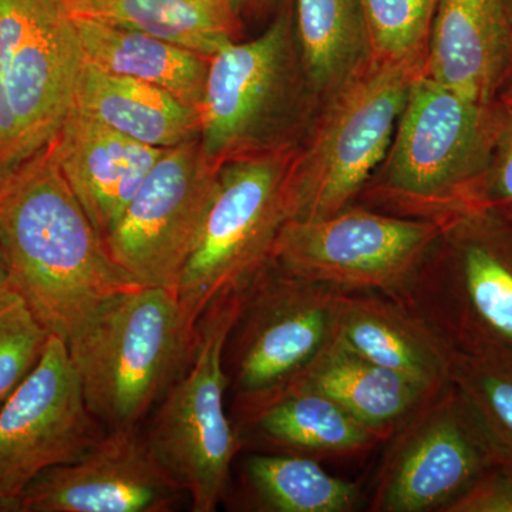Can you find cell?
Masks as SVG:
<instances>
[{"label": "cell", "instance_id": "1", "mask_svg": "<svg viewBox=\"0 0 512 512\" xmlns=\"http://www.w3.org/2000/svg\"><path fill=\"white\" fill-rule=\"evenodd\" d=\"M0 249L13 289L64 342L101 303L141 285L111 258L50 144L0 178Z\"/></svg>", "mask_w": 512, "mask_h": 512}, {"label": "cell", "instance_id": "2", "mask_svg": "<svg viewBox=\"0 0 512 512\" xmlns=\"http://www.w3.org/2000/svg\"><path fill=\"white\" fill-rule=\"evenodd\" d=\"M194 343L177 293L140 285L101 303L66 346L90 412L119 430L140 427L156 409Z\"/></svg>", "mask_w": 512, "mask_h": 512}, {"label": "cell", "instance_id": "3", "mask_svg": "<svg viewBox=\"0 0 512 512\" xmlns=\"http://www.w3.org/2000/svg\"><path fill=\"white\" fill-rule=\"evenodd\" d=\"M498 120L497 100L481 103L419 74L389 153L359 198L402 217H463L490 163Z\"/></svg>", "mask_w": 512, "mask_h": 512}, {"label": "cell", "instance_id": "4", "mask_svg": "<svg viewBox=\"0 0 512 512\" xmlns=\"http://www.w3.org/2000/svg\"><path fill=\"white\" fill-rule=\"evenodd\" d=\"M318 110L303 76L292 0H285L262 35L211 57L200 109L202 148L224 164L296 146Z\"/></svg>", "mask_w": 512, "mask_h": 512}, {"label": "cell", "instance_id": "5", "mask_svg": "<svg viewBox=\"0 0 512 512\" xmlns=\"http://www.w3.org/2000/svg\"><path fill=\"white\" fill-rule=\"evenodd\" d=\"M298 146L221 164L197 244L177 288L192 333L208 309L244 295L271 265L276 239L291 218L289 171Z\"/></svg>", "mask_w": 512, "mask_h": 512}, {"label": "cell", "instance_id": "6", "mask_svg": "<svg viewBox=\"0 0 512 512\" xmlns=\"http://www.w3.org/2000/svg\"><path fill=\"white\" fill-rule=\"evenodd\" d=\"M420 67L373 60L316 113L289 171L291 220L356 204L389 153Z\"/></svg>", "mask_w": 512, "mask_h": 512}, {"label": "cell", "instance_id": "7", "mask_svg": "<svg viewBox=\"0 0 512 512\" xmlns=\"http://www.w3.org/2000/svg\"><path fill=\"white\" fill-rule=\"evenodd\" d=\"M77 0H0V178L49 146L86 62Z\"/></svg>", "mask_w": 512, "mask_h": 512}, {"label": "cell", "instance_id": "8", "mask_svg": "<svg viewBox=\"0 0 512 512\" xmlns=\"http://www.w3.org/2000/svg\"><path fill=\"white\" fill-rule=\"evenodd\" d=\"M245 293L202 316L190 363L144 431L151 453L183 488L194 512L217 511L227 500L232 466L242 451L225 402L229 380L224 352Z\"/></svg>", "mask_w": 512, "mask_h": 512}, {"label": "cell", "instance_id": "9", "mask_svg": "<svg viewBox=\"0 0 512 512\" xmlns=\"http://www.w3.org/2000/svg\"><path fill=\"white\" fill-rule=\"evenodd\" d=\"M456 218L402 217L353 204L330 217L286 222L272 264L305 281L400 301Z\"/></svg>", "mask_w": 512, "mask_h": 512}, {"label": "cell", "instance_id": "10", "mask_svg": "<svg viewBox=\"0 0 512 512\" xmlns=\"http://www.w3.org/2000/svg\"><path fill=\"white\" fill-rule=\"evenodd\" d=\"M400 301L448 343L488 340L512 349V222L457 217Z\"/></svg>", "mask_w": 512, "mask_h": 512}, {"label": "cell", "instance_id": "11", "mask_svg": "<svg viewBox=\"0 0 512 512\" xmlns=\"http://www.w3.org/2000/svg\"><path fill=\"white\" fill-rule=\"evenodd\" d=\"M386 444L370 512H444L497 467L480 421L453 383L410 414Z\"/></svg>", "mask_w": 512, "mask_h": 512}, {"label": "cell", "instance_id": "12", "mask_svg": "<svg viewBox=\"0 0 512 512\" xmlns=\"http://www.w3.org/2000/svg\"><path fill=\"white\" fill-rule=\"evenodd\" d=\"M342 292L271 262L245 293L225 343L234 399L265 392L305 369L335 338Z\"/></svg>", "mask_w": 512, "mask_h": 512}, {"label": "cell", "instance_id": "13", "mask_svg": "<svg viewBox=\"0 0 512 512\" xmlns=\"http://www.w3.org/2000/svg\"><path fill=\"white\" fill-rule=\"evenodd\" d=\"M200 138L163 151L104 245L138 284L177 293L197 244L218 171Z\"/></svg>", "mask_w": 512, "mask_h": 512}, {"label": "cell", "instance_id": "14", "mask_svg": "<svg viewBox=\"0 0 512 512\" xmlns=\"http://www.w3.org/2000/svg\"><path fill=\"white\" fill-rule=\"evenodd\" d=\"M106 433L87 407L66 342L50 336L35 369L0 407V508Z\"/></svg>", "mask_w": 512, "mask_h": 512}, {"label": "cell", "instance_id": "15", "mask_svg": "<svg viewBox=\"0 0 512 512\" xmlns=\"http://www.w3.org/2000/svg\"><path fill=\"white\" fill-rule=\"evenodd\" d=\"M185 495L133 427L107 430L92 450L43 471L0 512H170Z\"/></svg>", "mask_w": 512, "mask_h": 512}, {"label": "cell", "instance_id": "16", "mask_svg": "<svg viewBox=\"0 0 512 512\" xmlns=\"http://www.w3.org/2000/svg\"><path fill=\"white\" fill-rule=\"evenodd\" d=\"M229 416L242 450L320 463L362 456L392 437L366 426L330 397L296 379L234 399Z\"/></svg>", "mask_w": 512, "mask_h": 512}, {"label": "cell", "instance_id": "17", "mask_svg": "<svg viewBox=\"0 0 512 512\" xmlns=\"http://www.w3.org/2000/svg\"><path fill=\"white\" fill-rule=\"evenodd\" d=\"M50 146L103 241L164 151L123 136L76 109Z\"/></svg>", "mask_w": 512, "mask_h": 512}, {"label": "cell", "instance_id": "18", "mask_svg": "<svg viewBox=\"0 0 512 512\" xmlns=\"http://www.w3.org/2000/svg\"><path fill=\"white\" fill-rule=\"evenodd\" d=\"M508 59L505 0H437L424 76L470 99L494 103Z\"/></svg>", "mask_w": 512, "mask_h": 512}, {"label": "cell", "instance_id": "19", "mask_svg": "<svg viewBox=\"0 0 512 512\" xmlns=\"http://www.w3.org/2000/svg\"><path fill=\"white\" fill-rule=\"evenodd\" d=\"M335 338L430 392L451 384L450 343L399 299L343 291Z\"/></svg>", "mask_w": 512, "mask_h": 512}, {"label": "cell", "instance_id": "20", "mask_svg": "<svg viewBox=\"0 0 512 512\" xmlns=\"http://www.w3.org/2000/svg\"><path fill=\"white\" fill-rule=\"evenodd\" d=\"M74 109L147 146L163 148L197 140L201 111L160 87L104 72L84 62Z\"/></svg>", "mask_w": 512, "mask_h": 512}, {"label": "cell", "instance_id": "21", "mask_svg": "<svg viewBox=\"0 0 512 512\" xmlns=\"http://www.w3.org/2000/svg\"><path fill=\"white\" fill-rule=\"evenodd\" d=\"M291 379L325 394L366 426L390 436L437 394L366 359L338 338Z\"/></svg>", "mask_w": 512, "mask_h": 512}, {"label": "cell", "instance_id": "22", "mask_svg": "<svg viewBox=\"0 0 512 512\" xmlns=\"http://www.w3.org/2000/svg\"><path fill=\"white\" fill-rule=\"evenodd\" d=\"M292 10L303 76L320 109L373 62L365 13L360 0H292Z\"/></svg>", "mask_w": 512, "mask_h": 512}, {"label": "cell", "instance_id": "23", "mask_svg": "<svg viewBox=\"0 0 512 512\" xmlns=\"http://www.w3.org/2000/svg\"><path fill=\"white\" fill-rule=\"evenodd\" d=\"M86 62L104 72L153 84L201 109L210 59L147 33L76 13Z\"/></svg>", "mask_w": 512, "mask_h": 512}, {"label": "cell", "instance_id": "24", "mask_svg": "<svg viewBox=\"0 0 512 512\" xmlns=\"http://www.w3.org/2000/svg\"><path fill=\"white\" fill-rule=\"evenodd\" d=\"M244 0H77V12L211 59L238 42Z\"/></svg>", "mask_w": 512, "mask_h": 512}, {"label": "cell", "instance_id": "25", "mask_svg": "<svg viewBox=\"0 0 512 512\" xmlns=\"http://www.w3.org/2000/svg\"><path fill=\"white\" fill-rule=\"evenodd\" d=\"M239 497L256 512H355L359 485L329 474L313 458L248 451L241 464Z\"/></svg>", "mask_w": 512, "mask_h": 512}, {"label": "cell", "instance_id": "26", "mask_svg": "<svg viewBox=\"0 0 512 512\" xmlns=\"http://www.w3.org/2000/svg\"><path fill=\"white\" fill-rule=\"evenodd\" d=\"M451 346V383L476 414L497 467L512 474V349L488 340Z\"/></svg>", "mask_w": 512, "mask_h": 512}, {"label": "cell", "instance_id": "27", "mask_svg": "<svg viewBox=\"0 0 512 512\" xmlns=\"http://www.w3.org/2000/svg\"><path fill=\"white\" fill-rule=\"evenodd\" d=\"M373 60L424 69L437 0H360Z\"/></svg>", "mask_w": 512, "mask_h": 512}, {"label": "cell", "instance_id": "28", "mask_svg": "<svg viewBox=\"0 0 512 512\" xmlns=\"http://www.w3.org/2000/svg\"><path fill=\"white\" fill-rule=\"evenodd\" d=\"M50 336L18 292L0 302V407L35 369Z\"/></svg>", "mask_w": 512, "mask_h": 512}, {"label": "cell", "instance_id": "29", "mask_svg": "<svg viewBox=\"0 0 512 512\" xmlns=\"http://www.w3.org/2000/svg\"><path fill=\"white\" fill-rule=\"evenodd\" d=\"M500 120L490 163L468 194L464 215H490L512 222V103L498 101Z\"/></svg>", "mask_w": 512, "mask_h": 512}, {"label": "cell", "instance_id": "30", "mask_svg": "<svg viewBox=\"0 0 512 512\" xmlns=\"http://www.w3.org/2000/svg\"><path fill=\"white\" fill-rule=\"evenodd\" d=\"M444 512H512V474L491 468Z\"/></svg>", "mask_w": 512, "mask_h": 512}, {"label": "cell", "instance_id": "31", "mask_svg": "<svg viewBox=\"0 0 512 512\" xmlns=\"http://www.w3.org/2000/svg\"><path fill=\"white\" fill-rule=\"evenodd\" d=\"M505 8H507L508 28H510V59H508L507 72H505L503 86L497 100L512 103V0H505Z\"/></svg>", "mask_w": 512, "mask_h": 512}, {"label": "cell", "instance_id": "32", "mask_svg": "<svg viewBox=\"0 0 512 512\" xmlns=\"http://www.w3.org/2000/svg\"><path fill=\"white\" fill-rule=\"evenodd\" d=\"M13 291H15V289H13L12 275H10L8 261H6L2 249H0V302Z\"/></svg>", "mask_w": 512, "mask_h": 512}, {"label": "cell", "instance_id": "33", "mask_svg": "<svg viewBox=\"0 0 512 512\" xmlns=\"http://www.w3.org/2000/svg\"><path fill=\"white\" fill-rule=\"evenodd\" d=\"M278 0H244V6H252L255 9H268L271 8Z\"/></svg>", "mask_w": 512, "mask_h": 512}]
</instances>
